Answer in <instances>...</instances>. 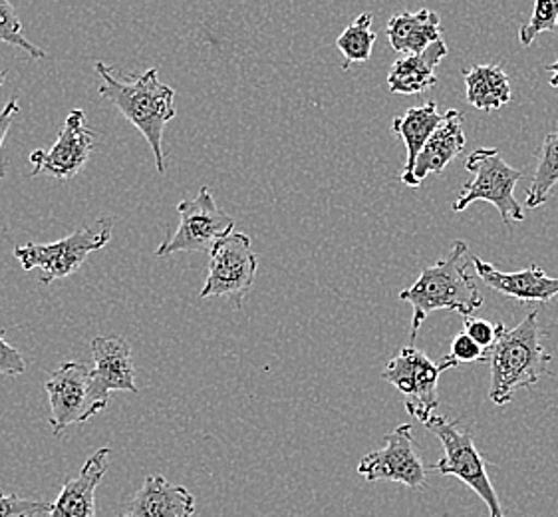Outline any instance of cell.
Segmentation results:
<instances>
[{
  "label": "cell",
  "mask_w": 558,
  "mask_h": 517,
  "mask_svg": "<svg viewBox=\"0 0 558 517\" xmlns=\"http://www.w3.org/2000/svg\"><path fill=\"white\" fill-rule=\"evenodd\" d=\"M473 269L492 291L517 303H548L558 294V277H548L538 265L505 273L483 258L473 257Z\"/></svg>",
  "instance_id": "7c38bea8"
},
{
  "label": "cell",
  "mask_w": 558,
  "mask_h": 517,
  "mask_svg": "<svg viewBox=\"0 0 558 517\" xmlns=\"http://www.w3.org/2000/svg\"><path fill=\"white\" fill-rule=\"evenodd\" d=\"M425 428L436 434L444 446V458L429 466V472L441 476H453L463 484L480 495L483 504L489 509V517H505L499 502V494L495 492L492 478L487 473V466L481 458L480 450L473 442L470 430L459 424L458 420L434 414L425 422Z\"/></svg>",
  "instance_id": "5b68a950"
},
{
  "label": "cell",
  "mask_w": 558,
  "mask_h": 517,
  "mask_svg": "<svg viewBox=\"0 0 558 517\" xmlns=\"http://www.w3.org/2000/svg\"><path fill=\"white\" fill-rule=\"evenodd\" d=\"M130 517H193L195 497L187 488L171 484L168 478L154 473L135 492L130 506Z\"/></svg>",
  "instance_id": "9a60e30c"
},
{
  "label": "cell",
  "mask_w": 558,
  "mask_h": 517,
  "mask_svg": "<svg viewBox=\"0 0 558 517\" xmlns=\"http://www.w3.org/2000/svg\"><path fill=\"white\" fill-rule=\"evenodd\" d=\"M550 359L553 357L543 345L538 311H531L514 328L499 323V337L487 350V360L492 364L489 398L493 405H509L517 390L538 383Z\"/></svg>",
  "instance_id": "3957f363"
},
{
  "label": "cell",
  "mask_w": 558,
  "mask_h": 517,
  "mask_svg": "<svg viewBox=\"0 0 558 517\" xmlns=\"http://www.w3.org/2000/svg\"><path fill=\"white\" fill-rule=\"evenodd\" d=\"M258 258L253 253L251 237L233 231L213 249L207 269V281L199 297H227L241 306L257 279Z\"/></svg>",
  "instance_id": "9c48e42d"
},
{
  "label": "cell",
  "mask_w": 558,
  "mask_h": 517,
  "mask_svg": "<svg viewBox=\"0 0 558 517\" xmlns=\"http://www.w3.org/2000/svg\"><path fill=\"white\" fill-rule=\"evenodd\" d=\"M120 517H130V516H120Z\"/></svg>",
  "instance_id": "d6a6232c"
},
{
  "label": "cell",
  "mask_w": 558,
  "mask_h": 517,
  "mask_svg": "<svg viewBox=\"0 0 558 517\" xmlns=\"http://www.w3.org/2000/svg\"><path fill=\"white\" fill-rule=\"evenodd\" d=\"M104 84L100 96L112 101L123 118L140 130L154 152L159 176L166 173V154H163V130L171 122L175 110V91L163 84L157 74V68H149L134 82H123L116 76V70L106 62L94 64Z\"/></svg>",
  "instance_id": "7a4b0ae2"
},
{
  "label": "cell",
  "mask_w": 558,
  "mask_h": 517,
  "mask_svg": "<svg viewBox=\"0 0 558 517\" xmlns=\"http://www.w3.org/2000/svg\"><path fill=\"white\" fill-rule=\"evenodd\" d=\"M96 134L89 128L84 110L68 113L64 128L60 130L54 146L50 149H36L31 154L33 176L46 171L58 180H72L88 164L94 149Z\"/></svg>",
  "instance_id": "8fae6325"
},
{
  "label": "cell",
  "mask_w": 558,
  "mask_h": 517,
  "mask_svg": "<svg viewBox=\"0 0 558 517\" xmlns=\"http://www.w3.org/2000/svg\"><path fill=\"white\" fill-rule=\"evenodd\" d=\"M390 46L403 57L422 55L425 48L441 40V19L429 9L393 14L386 26Z\"/></svg>",
  "instance_id": "ac0fdd59"
},
{
  "label": "cell",
  "mask_w": 558,
  "mask_h": 517,
  "mask_svg": "<svg viewBox=\"0 0 558 517\" xmlns=\"http://www.w3.org/2000/svg\"><path fill=\"white\" fill-rule=\"evenodd\" d=\"M4 79H7V70H0V86L4 84Z\"/></svg>",
  "instance_id": "1f68e13d"
},
{
  "label": "cell",
  "mask_w": 558,
  "mask_h": 517,
  "mask_svg": "<svg viewBox=\"0 0 558 517\" xmlns=\"http://www.w3.org/2000/svg\"><path fill=\"white\" fill-rule=\"evenodd\" d=\"M0 40L9 43L14 48H21L36 60L46 58V52L40 46L33 45L28 38H24L23 24L9 0H0Z\"/></svg>",
  "instance_id": "cb8c5ba5"
},
{
  "label": "cell",
  "mask_w": 558,
  "mask_h": 517,
  "mask_svg": "<svg viewBox=\"0 0 558 517\" xmlns=\"http://www.w3.org/2000/svg\"><path fill=\"white\" fill-rule=\"evenodd\" d=\"M357 473L368 482H396L410 490H422L427 480V468L415 452L413 428L400 424L384 438L380 450L369 452L360 464Z\"/></svg>",
  "instance_id": "30bf717a"
},
{
  "label": "cell",
  "mask_w": 558,
  "mask_h": 517,
  "mask_svg": "<svg viewBox=\"0 0 558 517\" xmlns=\"http://www.w3.org/2000/svg\"><path fill=\"white\" fill-rule=\"evenodd\" d=\"M52 504L0 492V517H34L50 514Z\"/></svg>",
  "instance_id": "484cf974"
},
{
  "label": "cell",
  "mask_w": 558,
  "mask_h": 517,
  "mask_svg": "<svg viewBox=\"0 0 558 517\" xmlns=\"http://www.w3.org/2000/svg\"><path fill=\"white\" fill-rule=\"evenodd\" d=\"M465 169L473 173V180L463 185L453 203V212L461 214L471 203L489 202L501 215L502 224L525 221V209L514 197V188L523 180V171L511 168L497 147L475 149L465 161Z\"/></svg>",
  "instance_id": "277c9868"
},
{
  "label": "cell",
  "mask_w": 558,
  "mask_h": 517,
  "mask_svg": "<svg viewBox=\"0 0 558 517\" xmlns=\"http://www.w3.org/2000/svg\"><path fill=\"white\" fill-rule=\"evenodd\" d=\"M444 116L446 113L437 110L436 101H427L424 106L410 108L408 112L393 118L391 130H393V134L402 137L403 146H405V161H403L402 176H400L403 185L413 188L415 161L420 158L425 144L429 142V137L444 122Z\"/></svg>",
  "instance_id": "e0dca14e"
},
{
  "label": "cell",
  "mask_w": 558,
  "mask_h": 517,
  "mask_svg": "<svg viewBox=\"0 0 558 517\" xmlns=\"http://www.w3.org/2000/svg\"><path fill=\"white\" fill-rule=\"evenodd\" d=\"M465 149V130L463 113L459 110H447L444 122L439 124L429 142L425 144L413 169V188H420L422 181L432 173H441L444 169L461 156Z\"/></svg>",
  "instance_id": "2e32d148"
},
{
  "label": "cell",
  "mask_w": 558,
  "mask_h": 517,
  "mask_svg": "<svg viewBox=\"0 0 558 517\" xmlns=\"http://www.w3.org/2000/svg\"><path fill=\"white\" fill-rule=\"evenodd\" d=\"M558 183V130L545 135L536 161L535 176L525 195V207L536 209L547 202Z\"/></svg>",
  "instance_id": "7402d4cb"
},
{
  "label": "cell",
  "mask_w": 558,
  "mask_h": 517,
  "mask_svg": "<svg viewBox=\"0 0 558 517\" xmlns=\"http://www.w3.org/2000/svg\"><path fill=\"white\" fill-rule=\"evenodd\" d=\"M376 45V33L372 31V14H360L354 23L348 24L344 33L336 38V46L350 64H362L372 58V48Z\"/></svg>",
  "instance_id": "603a6c76"
},
{
  "label": "cell",
  "mask_w": 558,
  "mask_h": 517,
  "mask_svg": "<svg viewBox=\"0 0 558 517\" xmlns=\"http://www.w3.org/2000/svg\"><path fill=\"white\" fill-rule=\"evenodd\" d=\"M112 231V219L101 217L96 224L80 227L72 236L64 237L57 243L19 245L14 248V257L21 261L24 270H43L40 282L50 285L80 270L92 253L110 243Z\"/></svg>",
  "instance_id": "8992f818"
},
{
  "label": "cell",
  "mask_w": 558,
  "mask_h": 517,
  "mask_svg": "<svg viewBox=\"0 0 558 517\" xmlns=\"http://www.w3.org/2000/svg\"><path fill=\"white\" fill-rule=\"evenodd\" d=\"M19 110H21V106H19L16 98L7 101V106L0 110V147L4 144V137L9 134L12 120H14V116L19 113ZM2 178H7V166L0 161V180H2Z\"/></svg>",
  "instance_id": "f546056e"
},
{
  "label": "cell",
  "mask_w": 558,
  "mask_h": 517,
  "mask_svg": "<svg viewBox=\"0 0 558 517\" xmlns=\"http://www.w3.org/2000/svg\"><path fill=\"white\" fill-rule=\"evenodd\" d=\"M463 333L470 335L480 345L481 349L489 350L499 337V323H492L487 318L465 316L463 318Z\"/></svg>",
  "instance_id": "4316f807"
},
{
  "label": "cell",
  "mask_w": 558,
  "mask_h": 517,
  "mask_svg": "<svg viewBox=\"0 0 558 517\" xmlns=\"http://www.w3.org/2000/svg\"><path fill=\"white\" fill-rule=\"evenodd\" d=\"M446 57L447 45L439 40L425 48L422 55H410L396 60L388 76V91L391 94L413 96L434 88L437 84V64Z\"/></svg>",
  "instance_id": "d6986e66"
},
{
  "label": "cell",
  "mask_w": 558,
  "mask_h": 517,
  "mask_svg": "<svg viewBox=\"0 0 558 517\" xmlns=\"http://www.w3.org/2000/svg\"><path fill=\"white\" fill-rule=\"evenodd\" d=\"M112 448L89 456L76 478H68L48 517H96V490L110 470Z\"/></svg>",
  "instance_id": "5bb4252c"
},
{
  "label": "cell",
  "mask_w": 558,
  "mask_h": 517,
  "mask_svg": "<svg viewBox=\"0 0 558 517\" xmlns=\"http://www.w3.org/2000/svg\"><path fill=\"white\" fill-rule=\"evenodd\" d=\"M449 369H456V362L444 357L439 362H434L425 354L424 350L420 352L417 359V371H415V388L413 394L405 400V410L417 418L420 422H427L434 417L437 406H439V393H437V383L439 376Z\"/></svg>",
  "instance_id": "44dd1931"
},
{
  "label": "cell",
  "mask_w": 558,
  "mask_h": 517,
  "mask_svg": "<svg viewBox=\"0 0 558 517\" xmlns=\"http://www.w3.org/2000/svg\"><path fill=\"white\" fill-rule=\"evenodd\" d=\"M26 372V360L19 350L0 335V376H21Z\"/></svg>",
  "instance_id": "f1b7e54d"
},
{
  "label": "cell",
  "mask_w": 558,
  "mask_h": 517,
  "mask_svg": "<svg viewBox=\"0 0 558 517\" xmlns=\"http://www.w3.org/2000/svg\"><path fill=\"white\" fill-rule=\"evenodd\" d=\"M547 72H550L548 84H550L553 88H558V60L557 62H553V64H548Z\"/></svg>",
  "instance_id": "4dcf8cb0"
},
{
  "label": "cell",
  "mask_w": 558,
  "mask_h": 517,
  "mask_svg": "<svg viewBox=\"0 0 558 517\" xmlns=\"http://www.w3.org/2000/svg\"><path fill=\"white\" fill-rule=\"evenodd\" d=\"M558 31V0H536L533 14L519 28V43L531 46L541 33Z\"/></svg>",
  "instance_id": "d4e9b609"
},
{
  "label": "cell",
  "mask_w": 558,
  "mask_h": 517,
  "mask_svg": "<svg viewBox=\"0 0 558 517\" xmlns=\"http://www.w3.org/2000/svg\"><path fill=\"white\" fill-rule=\"evenodd\" d=\"M468 101L481 112H495L513 98L511 82L501 64H477L463 72Z\"/></svg>",
  "instance_id": "ffe728a7"
},
{
  "label": "cell",
  "mask_w": 558,
  "mask_h": 517,
  "mask_svg": "<svg viewBox=\"0 0 558 517\" xmlns=\"http://www.w3.org/2000/svg\"><path fill=\"white\" fill-rule=\"evenodd\" d=\"M45 390L50 400V426L54 436H62L72 424H84L89 418L106 410L104 402L94 390L92 369L82 362H64L48 376Z\"/></svg>",
  "instance_id": "ba28073f"
},
{
  "label": "cell",
  "mask_w": 558,
  "mask_h": 517,
  "mask_svg": "<svg viewBox=\"0 0 558 517\" xmlns=\"http://www.w3.org/2000/svg\"><path fill=\"white\" fill-rule=\"evenodd\" d=\"M179 227L173 236L156 249L157 257H169L175 253H207L219 241L233 233L235 221L217 205L209 188H202L193 200L178 205Z\"/></svg>",
  "instance_id": "52a82bcc"
},
{
  "label": "cell",
  "mask_w": 558,
  "mask_h": 517,
  "mask_svg": "<svg viewBox=\"0 0 558 517\" xmlns=\"http://www.w3.org/2000/svg\"><path fill=\"white\" fill-rule=\"evenodd\" d=\"M473 255L470 245L458 239L444 261L425 267L412 287L400 292L403 303L412 304V340H415L425 318L434 311H456L459 315L471 316L483 306L480 287L471 273Z\"/></svg>",
  "instance_id": "6da1fadb"
},
{
  "label": "cell",
  "mask_w": 558,
  "mask_h": 517,
  "mask_svg": "<svg viewBox=\"0 0 558 517\" xmlns=\"http://www.w3.org/2000/svg\"><path fill=\"white\" fill-rule=\"evenodd\" d=\"M92 357V384L104 402L110 400V393L113 390L137 394L132 347L125 338L116 335L94 338Z\"/></svg>",
  "instance_id": "4fadbf2b"
},
{
  "label": "cell",
  "mask_w": 558,
  "mask_h": 517,
  "mask_svg": "<svg viewBox=\"0 0 558 517\" xmlns=\"http://www.w3.org/2000/svg\"><path fill=\"white\" fill-rule=\"evenodd\" d=\"M447 357L456 362V366H459V364H470V362L487 360V350L481 349L480 345L470 335H465L461 330L458 337L453 338L451 350H449Z\"/></svg>",
  "instance_id": "83f0119b"
}]
</instances>
